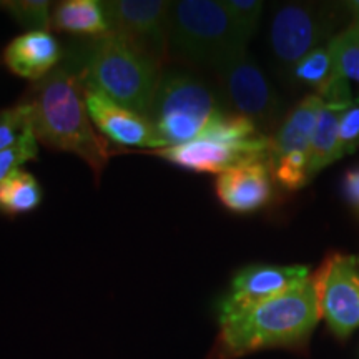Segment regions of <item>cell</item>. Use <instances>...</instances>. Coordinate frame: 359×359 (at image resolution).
Segmentation results:
<instances>
[{
	"label": "cell",
	"instance_id": "7402d4cb",
	"mask_svg": "<svg viewBox=\"0 0 359 359\" xmlns=\"http://www.w3.org/2000/svg\"><path fill=\"white\" fill-rule=\"evenodd\" d=\"M223 7L235 25L238 35L248 45L257 32L263 13V2L259 0H223Z\"/></svg>",
	"mask_w": 359,
	"mask_h": 359
},
{
	"label": "cell",
	"instance_id": "4316f807",
	"mask_svg": "<svg viewBox=\"0 0 359 359\" xmlns=\"http://www.w3.org/2000/svg\"><path fill=\"white\" fill-rule=\"evenodd\" d=\"M349 12H351V24L359 27V0H353V2L346 4Z\"/></svg>",
	"mask_w": 359,
	"mask_h": 359
},
{
	"label": "cell",
	"instance_id": "30bf717a",
	"mask_svg": "<svg viewBox=\"0 0 359 359\" xmlns=\"http://www.w3.org/2000/svg\"><path fill=\"white\" fill-rule=\"evenodd\" d=\"M358 258L331 253L313 273L321 318L338 339H346L359 327Z\"/></svg>",
	"mask_w": 359,
	"mask_h": 359
},
{
	"label": "cell",
	"instance_id": "83f0119b",
	"mask_svg": "<svg viewBox=\"0 0 359 359\" xmlns=\"http://www.w3.org/2000/svg\"><path fill=\"white\" fill-rule=\"evenodd\" d=\"M358 263H359V257H358Z\"/></svg>",
	"mask_w": 359,
	"mask_h": 359
},
{
	"label": "cell",
	"instance_id": "e0dca14e",
	"mask_svg": "<svg viewBox=\"0 0 359 359\" xmlns=\"http://www.w3.org/2000/svg\"><path fill=\"white\" fill-rule=\"evenodd\" d=\"M344 110H346L344 107L327 105V103L323 107L309 148V180H313L321 170L330 167L336 160L343 158L339 148V118Z\"/></svg>",
	"mask_w": 359,
	"mask_h": 359
},
{
	"label": "cell",
	"instance_id": "7c38bea8",
	"mask_svg": "<svg viewBox=\"0 0 359 359\" xmlns=\"http://www.w3.org/2000/svg\"><path fill=\"white\" fill-rule=\"evenodd\" d=\"M311 276L303 264H264L257 263L236 271L230 290L218 303V323L235 318L268 299L276 298L296 288Z\"/></svg>",
	"mask_w": 359,
	"mask_h": 359
},
{
	"label": "cell",
	"instance_id": "cb8c5ba5",
	"mask_svg": "<svg viewBox=\"0 0 359 359\" xmlns=\"http://www.w3.org/2000/svg\"><path fill=\"white\" fill-rule=\"evenodd\" d=\"M29 127V107L25 102L0 111V150L13 145Z\"/></svg>",
	"mask_w": 359,
	"mask_h": 359
},
{
	"label": "cell",
	"instance_id": "7a4b0ae2",
	"mask_svg": "<svg viewBox=\"0 0 359 359\" xmlns=\"http://www.w3.org/2000/svg\"><path fill=\"white\" fill-rule=\"evenodd\" d=\"M320 320V299L311 273L296 288L219 323L212 359H238L275 348L303 351Z\"/></svg>",
	"mask_w": 359,
	"mask_h": 359
},
{
	"label": "cell",
	"instance_id": "8992f818",
	"mask_svg": "<svg viewBox=\"0 0 359 359\" xmlns=\"http://www.w3.org/2000/svg\"><path fill=\"white\" fill-rule=\"evenodd\" d=\"M170 50L195 65L217 70L231 55L246 50L223 2H172L168 22Z\"/></svg>",
	"mask_w": 359,
	"mask_h": 359
},
{
	"label": "cell",
	"instance_id": "d6986e66",
	"mask_svg": "<svg viewBox=\"0 0 359 359\" xmlns=\"http://www.w3.org/2000/svg\"><path fill=\"white\" fill-rule=\"evenodd\" d=\"M290 75L294 83L313 88L314 93H320L338 75L330 47L323 45L320 48H314L298 64L291 67Z\"/></svg>",
	"mask_w": 359,
	"mask_h": 359
},
{
	"label": "cell",
	"instance_id": "3957f363",
	"mask_svg": "<svg viewBox=\"0 0 359 359\" xmlns=\"http://www.w3.org/2000/svg\"><path fill=\"white\" fill-rule=\"evenodd\" d=\"M67 60L77 67L85 85L145 118L150 114L163 70L160 62L127 39L109 32L75 43Z\"/></svg>",
	"mask_w": 359,
	"mask_h": 359
},
{
	"label": "cell",
	"instance_id": "ba28073f",
	"mask_svg": "<svg viewBox=\"0 0 359 359\" xmlns=\"http://www.w3.org/2000/svg\"><path fill=\"white\" fill-rule=\"evenodd\" d=\"M336 15L331 8L314 4H285L273 13L268 43L275 60L291 69L314 48L334 37Z\"/></svg>",
	"mask_w": 359,
	"mask_h": 359
},
{
	"label": "cell",
	"instance_id": "5b68a950",
	"mask_svg": "<svg viewBox=\"0 0 359 359\" xmlns=\"http://www.w3.org/2000/svg\"><path fill=\"white\" fill-rule=\"evenodd\" d=\"M223 114L226 110L203 79L175 69L161 74L147 118L163 147L168 148L198 138Z\"/></svg>",
	"mask_w": 359,
	"mask_h": 359
},
{
	"label": "cell",
	"instance_id": "277c9868",
	"mask_svg": "<svg viewBox=\"0 0 359 359\" xmlns=\"http://www.w3.org/2000/svg\"><path fill=\"white\" fill-rule=\"evenodd\" d=\"M271 137L246 116L219 115L203 133L185 145L154 150L151 154L195 173H218L240 165L269 158Z\"/></svg>",
	"mask_w": 359,
	"mask_h": 359
},
{
	"label": "cell",
	"instance_id": "6da1fadb",
	"mask_svg": "<svg viewBox=\"0 0 359 359\" xmlns=\"http://www.w3.org/2000/svg\"><path fill=\"white\" fill-rule=\"evenodd\" d=\"M24 102L37 140L82 158L98 182L111 151L90 120L77 67L65 58L64 64L32 85Z\"/></svg>",
	"mask_w": 359,
	"mask_h": 359
},
{
	"label": "cell",
	"instance_id": "8fae6325",
	"mask_svg": "<svg viewBox=\"0 0 359 359\" xmlns=\"http://www.w3.org/2000/svg\"><path fill=\"white\" fill-rule=\"evenodd\" d=\"M110 32L127 39L163 65L168 55V22L172 2L167 0H107L102 2Z\"/></svg>",
	"mask_w": 359,
	"mask_h": 359
},
{
	"label": "cell",
	"instance_id": "52a82bcc",
	"mask_svg": "<svg viewBox=\"0 0 359 359\" xmlns=\"http://www.w3.org/2000/svg\"><path fill=\"white\" fill-rule=\"evenodd\" d=\"M325 102L309 93L283 118L271 137L268 165L273 180L281 188L296 191L309 182V148Z\"/></svg>",
	"mask_w": 359,
	"mask_h": 359
},
{
	"label": "cell",
	"instance_id": "4fadbf2b",
	"mask_svg": "<svg viewBox=\"0 0 359 359\" xmlns=\"http://www.w3.org/2000/svg\"><path fill=\"white\" fill-rule=\"evenodd\" d=\"M82 87L90 120L107 140L123 147L154 148V150L165 148L145 116L125 109L98 88L90 87L83 82Z\"/></svg>",
	"mask_w": 359,
	"mask_h": 359
},
{
	"label": "cell",
	"instance_id": "5bb4252c",
	"mask_svg": "<svg viewBox=\"0 0 359 359\" xmlns=\"http://www.w3.org/2000/svg\"><path fill=\"white\" fill-rule=\"evenodd\" d=\"M273 175L266 160L251 161L218 175L215 190L224 208L233 213H253L273 198Z\"/></svg>",
	"mask_w": 359,
	"mask_h": 359
},
{
	"label": "cell",
	"instance_id": "d4e9b609",
	"mask_svg": "<svg viewBox=\"0 0 359 359\" xmlns=\"http://www.w3.org/2000/svg\"><path fill=\"white\" fill-rule=\"evenodd\" d=\"M359 147V97L341 114L339 148L341 156L354 154Z\"/></svg>",
	"mask_w": 359,
	"mask_h": 359
},
{
	"label": "cell",
	"instance_id": "2e32d148",
	"mask_svg": "<svg viewBox=\"0 0 359 359\" xmlns=\"http://www.w3.org/2000/svg\"><path fill=\"white\" fill-rule=\"evenodd\" d=\"M52 27L58 32L92 39L110 32L105 11L98 0H64L57 4Z\"/></svg>",
	"mask_w": 359,
	"mask_h": 359
},
{
	"label": "cell",
	"instance_id": "44dd1931",
	"mask_svg": "<svg viewBox=\"0 0 359 359\" xmlns=\"http://www.w3.org/2000/svg\"><path fill=\"white\" fill-rule=\"evenodd\" d=\"M8 15L20 27L32 30H48L52 25L50 2L47 0H12V2H0Z\"/></svg>",
	"mask_w": 359,
	"mask_h": 359
},
{
	"label": "cell",
	"instance_id": "9c48e42d",
	"mask_svg": "<svg viewBox=\"0 0 359 359\" xmlns=\"http://www.w3.org/2000/svg\"><path fill=\"white\" fill-rule=\"evenodd\" d=\"M222 97L236 115L246 116L258 128H273L281 116V100L259 65L238 52L218 67Z\"/></svg>",
	"mask_w": 359,
	"mask_h": 359
},
{
	"label": "cell",
	"instance_id": "9a60e30c",
	"mask_svg": "<svg viewBox=\"0 0 359 359\" xmlns=\"http://www.w3.org/2000/svg\"><path fill=\"white\" fill-rule=\"evenodd\" d=\"M64 52L48 30H32L19 35L7 45L4 60L17 77L39 82L60 64Z\"/></svg>",
	"mask_w": 359,
	"mask_h": 359
},
{
	"label": "cell",
	"instance_id": "ac0fdd59",
	"mask_svg": "<svg viewBox=\"0 0 359 359\" xmlns=\"http://www.w3.org/2000/svg\"><path fill=\"white\" fill-rule=\"evenodd\" d=\"M42 201L37 178L25 170H15L0 182V210L7 215L29 213Z\"/></svg>",
	"mask_w": 359,
	"mask_h": 359
},
{
	"label": "cell",
	"instance_id": "603a6c76",
	"mask_svg": "<svg viewBox=\"0 0 359 359\" xmlns=\"http://www.w3.org/2000/svg\"><path fill=\"white\" fill-rule=\"evenodd\" d=\"M39 140L32 128H27L24 135L13 145L0 150V182L6 180L8 175L20 170L27 161L37 160Z\"/></svg>",
	"mask_w": 359,
	"mask_h": 359
},
{
	"label": "cell",
	"instance_id": "484cf974",
	"mask_svg": "<svg viewBox=\"0 0 359 359\" xmlns=\"http://www.w3.org/2000/svg\"><path fill=\"white\" fill-rule=\"evenodd\" d=\"M341 190H343L344 201L359 218V165H354L344 172Z\"/></svg>",
	"mask_w": 359,
	"mask_h": 359
},
{
	"label": "cell",
	"instance_id": "ffe728a7",
	"mask_svg": "<svg viewBox=\"0 0 359 359\" xmlns=\"http://www.w3.org/2000/svg\"><path fill=\"white\" fill-rule=\"evenodd\" d=\"M327 47L333 53L336 72L359 83V27L349 24L346 30L331 39Z\"/></svg>",
	"mask_w": 359,
	"mask_h": 359
}]
</instances>
